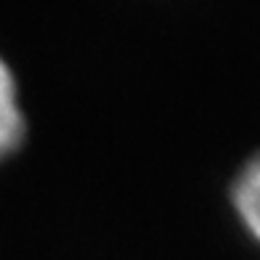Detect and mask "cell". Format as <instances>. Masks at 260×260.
I'll list each match as a JSON object with an SVG mask.
<instances>
[{
  "mask_svg": "<svg viewBox=\"0 0 260 260\" xmlns=\"http://www.w3.org/2000/svg\"><path fill=\"white\" fill-rule=\"evenodd\" d=\"M27 138V112L21 106L19 77L11 61L0 53V159L24 144Z\"/></svg>",
  "mask_w": 260,
  "mask_h": 260,
  "instance_id": "6da1fadb",
  "label": "cell"
},
{
  "mask_svg": "<svg viewBox=\"0 0 260 260\" xmlns=\"http://www.w3.org/2000/svg\"><path fill=\"white\" fill-rule=\"evenodd\" d=\"M229 202L239 223L260 244V149H255L250 157H244L236 173L231 175Z\"/></svg>",
  "mask_w": 260,
  "mask_h": 260,
  "instance_id": "7a4b0ae2",
  "label": "cell"
}]
</instances>
